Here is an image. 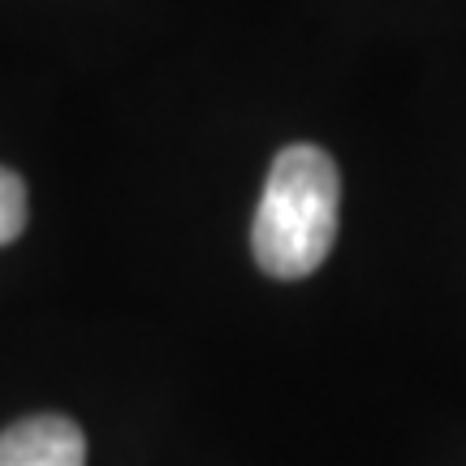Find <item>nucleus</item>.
Here are the masks:
<instances>
[{
    "mask_svg": "<svg viewBox=\"0 0 466 466\" xmlns=\"http://www.w3.org/2000/svg\"><path fill=\"white\" fill-rule=\"evenodd\" d=\"M337 203L341 177L333 156L311 143L285 147L268 168L264 199L250 225L255 264L277 281L311 277L337 242Z\"/></svg>",
    "mask_w": 466,
    "mask_h": 466,
    "instance_id": "obj_1",
    "label": "nucleus"
},
{
    "mask_svg": "<svg viewBox=\"0 0 466 466\" xmlns=\"http://www.w3.org/2000/svg\"><path fill=\"white\" fill-rule=\"evenodd\" d=\"M0 466H86V436L66 415H31L0 432Z\"/></svg>",
    "mask_w": 466,
    "mask_h": 466,
    "instance_id": "obj_2",
    "label": "nucleus"
},
{
    "mask_svg": "<svg viewBox=\"0 0 466 466\" xmlns=\"http://www.w3.org/2000/svg\"><path fill=\"white\" fill-rule=\"evenodd\" d=\"M22 229H26V182L0 165V247L22 238Z\"/></svg>",
    "mask_w": 466,
    "mask_h": 466,
    "instance_id": "obj_3",
    "label": "nucleus"
}]
</instances>
